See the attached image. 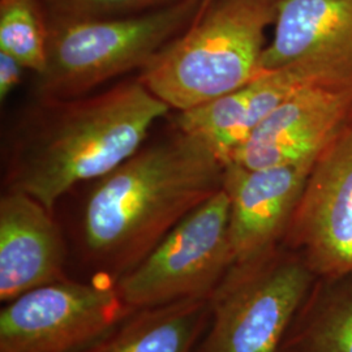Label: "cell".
<instances>
[{"mask_svg": "<svg viewBox=\"0 0 352 352\" xmlns=\"http://www.w3.org/2000/svg\"><path fill=\"white\" fill-rule=\"evenodd\" d=\"M170 110L139 80L90 97L38 98L13 129L6 187L52 212L69 189L110 174L139 151Z\"/></svg>", "mask_w": 352, "mask_h": 352, "instance_id": "obj_1", "label": "cell"}, {"mask_svg": "<svg viewBox=\"0 0 352 352\" xmlns=\"http://www.w3.org/2000/svg\"><path fill=\"white\" fill-rule=\"evenodd\" d=\"M225 164L204 140L176 128L96 180L82 212L89 258L116 282L223 186Z\"/></svg>", "mask_w": 352, "mask_h": 352, "instance_id": "obj_2", "label": "cell"}, {"mask_svg": "<svg viewBox=\"0 0 352 352\" xmlns=\"http://www.w3.org/2000/svg\"><path fill=\"white\" fill-rule=\"evenodd\" d=\"M278 0H210L195 21L166 45L140 82L171 110L186 111L250 84L260 75L266 30Z\"/></svg>", "mask_w": 352, "mask_h": 352, "instance_id": "obj_3", "label": "cell"}, {"mask_svg": "<svg viewBox=\"0 0 352 352\" xmlns=\"http://www.w3.org/2000/svg\"><path fill=\"white\" fill-rule=\"evenodd\" d=\"M204 0H177L148 12L72 19L47 13L46 65L36 81L38 98H74L135 69L180 36Z\"/></svg>", "mask_w": 352, "mask_h": 352, "instance_id": "obj_4", "label": "cell"}, {"mask_svg": "<svg viewBox=\"0 0 352 352\" xmlns=\"http://www.w3.org/2000/svg\"><path fill=\"white\" fill-rule=\"evenodd\" d=\"M285 245L230 267L210 298V317L193 352H279L316 280Z\"/></svg>", "mask_w": 352, "mask_h": 352, "instance_id": "obj_5", "label": "cell"}, {"mask_svg": "<svg viewBox=\"0 0 352 352\" xmlns=\"http://www.w3.org/2000/svg\"><path fill=\"white\" fill-rule=\"evenodd\" d=\"M234 265L225 189L182 219L136 267L115 282L135 311L212 296Z\"/></svg>", "mask_w": 352, "mask_h": 352, "instance_id": "obj_6", "label": "cell"}, {"mask_svg": "<svg viewBox=\"0 0 352 352\" xmlns=\"http://www.w3.org/2000/svg\"><path fill=\"white\" fill-rule=\"evenodd\" d=\"M133 312L111 279L59 280L6 302L0 352H84Z\"/></svg>", "mask_w": 352, "mask_h": 352, "instance_id": "obj_7", "label": "cell"}, {"mask_svg": "<svg viewBox=\"0 0 352 352\" xmlns=\"http://www.w3.org/2000/svg\"><path fill=\"white\" fill-rule=\"evenodd\" d=\"M282 245L316 277L352 274V113L318 153Z\"/></svg>", "mask_w": 352, "mask_h": 352, "instance_id": "obj_8", "label": "cell"}, {"mask_svg": "<svg viewBox=\"0 0 352 352\" xmlns=\"http://www.w3.org/2000/svg\"><path fill=\"white\" fill-rule=\"evenodd\" d=\"M351 113L352 81L309 85L269 113L231 162L264 168L315 158Z\"/></svg>", "mask_w": 352, "mask_h": 352, "instance_id": "obj_9", "label": "cell"}, {"mask_svg": "<svg viewBox=\"0 0 352 352\" xmlns=\"http://www.w3.org/2000/svg\"><path fill=\"white\" fill-rule=\"evenodd\" d=\"M316 158L264 168L226 164L222 188L230 200L234 264L282 244Z\"/></svg>", "mask_w": 352, "mask_h": 352, "instance_id": "obj_10", "label": "cell"}, {"mask_svg": "<svg viewBox=\"0 0 352 352\" xmlns=\"http://www.w3.org/2000/svg\"><path fill=\"white\" fill-rule=\"evenodd\" d=\"M65 245L58 225L32 196L6 189L0 199V299L67 279Z\"/></svg>", "mask_w": 352, "mask_h": 352, "instance_id": "obj_11", "label": "cell"}, {"mask_svg": "<svg viewBox=\"0 0 352 352\" xmlns=\"http://www.w3.org/2000/svg\"><path fill=\"white\" fill-rule=\"evenodd\" d=\"M260 75L314 56L352 58V0H278Z\"/></svg>", "mask_w": 352, "mask_h": 352, "instance_id": "obj_12", "label": "cell"}, {"mask_svg": "<svg viewBox=\"0 0 352 352\" xmlns=\"http://www.w3.org/2000/svg\"><path fill=\"white\" fill-rule=\"evenodd\" d=\"M210 298L135 311L84 352H193L209 322Z\"/></svg>", "mask_w": 352, "mask_h": 352, "instance_id": "obj_13", "label": "cell"}, {"mask_svg": "<svg viewBox=\"0 0 352 352\" xmlns=\"http://www.w3.org/2000/svg\"><path fill=\"white\" fill-rule=\"evenodd\" d=\"M279 352H352V274L316 278Z\"/></svg>", "mask_w": 352, "mask_h": 352, "instance_id": "obj_14", "label": "cell"}, {"mask_svg": "<svg viewBox=\"0 0 352 352\" xmlns=\"http://www.w3.org/2000/svg\"><path fill=\"white\" fill-rule=\"evenodd\" d=\"M47 12L42 0H0V51L36 76L46 65Z\"/></svg>", "mask_w": 352, "mask_h": 352, "instance_id": "obj_15", "label": "cell"}, {"mask_svg": "<svg viewBox=\"0 0 352 352\" xmlns=\"http://www.w3.org/2000/svg\"><path fill=\"white\" fill-rule=\"evenodd\" d=\"M46 12L72 19H100L148 12L177 0H42Z\"/></svg>", "mask_w": 352, "mask_h": 352, "instance_id": "obj_16", "label": "cell"}, {"mask_svg": "<svg viewBox=\"0 0 352 352\" xmlns=\"http://www.w3.org/2000/svg\"><path fill=\"white\" fill-rule=\"evenodd\" d=\"M25 68L13 56L0 51V101L8 100L23 80Z\"/></svg>", "mask_w": 352, "mask_h": 352, "instance_id": "obj_17", "label": "cell"}, {"mask_svg": "<svg viewBox=\"0 0 352 352\" xmlns=\"http://www.w3.org/2000/svg\"><path fill=\"white\" fill-rule=\"evenodd\" d=\"M208 1H210V0H204V1H202V4H205V3H208Z\"/></svg>", "mask_w": 352, "mask_h": 352, "instance_id": "obj_18", "label": "cell"}]
</instances>
